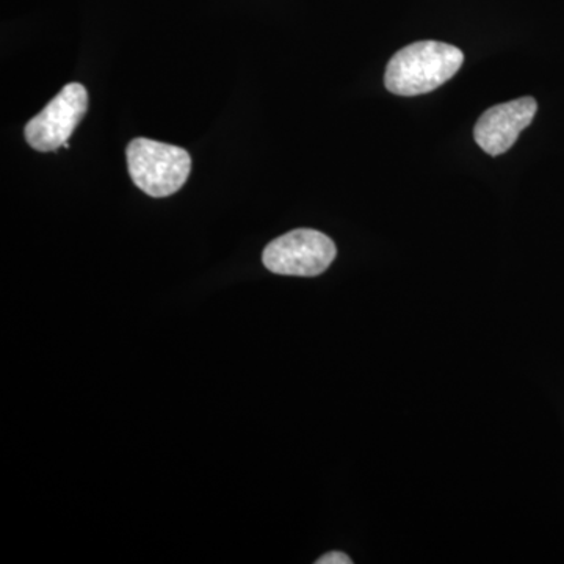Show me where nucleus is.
<instances>
[{
	"label": "nucleus",
	"mask_w": 564,
	"mask_h": 564,
	"mask_svg": "<svg viewBox=\"0 0 564 564\" xmlns=\"http://www.w3.org/2000/svg\"><path fill=\"white\" fill-rule=\"evenodd\" d=\"M88 110L87 88L69 84L25 126V140L33 150L52 152L68 143Z\"/></svg>",
	"instance_id": "nucleus-4"
},
{
	"label": "nucleus",
	"mask_w": 564,
	"mask_h": 564,
	"mask_svg": "<svg viewBox=\"0 0 564 564\" xmlns=\"http://www.w3.org/2000/svg\"><path fill=\"white\" fill-rule=\"evenodd\" d=\"M126 158L133 184L154 198L180 192L191 176V154L174 144L135 139L128 144Z\"/></svg>",
	"instance_id": "nucleus-2"
},
{
	"label": "nucleus",
	"mask_w": 564,
	"mask_h": 564,
	"mask_svg": "<svg viewBox=\"0 0 564 564\" xmlns=\"http://www.w3.org/2000/svg\"><path fill=\"white\" fill-rule=\"evenodd\" d=\"M536 111L538 102L533 98L516 99L491 107L475 124V141L492 158L505 154L533 121Z\"/></svg>",
	"instance_id": "nucleus-5"
},
{
	"label": "nucleus",
	"mask_w": 564,
	"mask_h": 564,
	"mask_svg": "<svg viewBox=\"0 0 564 564\" xmlns=\"http://www.w3.org/2000/svg\"><path fill=\"white\" fill-rule=\"evenodd\" d=\"M463 62V52L452 44L417 41L393 55L386 69V88L397 96L425 95L451 80Z\"/></svg>",
	"instance_id": "nucleus-1"
},
{
	"label": "nucleus",
	"mask_w": 564,
	"mask_h": 564,
	"mask_svg": "<svg viewBox=\"0 0 564 564\" xmlns=\"http://www.w3.org/2000/svg\"><path fill=\"white\" fill-rule=\"evenodd\" d=\"M317 564H351V558L348 555L343 554V552H329V554L321 556V558L315 562Z\"/></svg>",
	"instance_id": "nucleus-6"
},
{
	"label": "nucleus",
	"mask_w": 564,
	"mask_h": 564,
	"mask_svg": "<svg viewBox=\"0 0 564 564\" xmlns=\"http://www.w3.org/2000/svg\"><path fill=\"white\" fill-rule=\"evenodd\" d=\"M336 256V245L325 234L295 229L267 245L262 262L272 273L314 278L326 272Z\"/></svg>",
	"instance_id": "nucleus-3"
}]
</instances>
